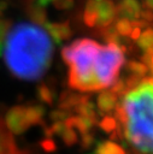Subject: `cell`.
<instances>
[{
    "mask_svg": "<svg viewBox=\"0 0 153 154\" xmlns=\"http://www.w3.org/2000/svg\"><path fill=\"white\" fill-rule=\"evenodd\" d=\"M53 46L37 24L17 23L6 35L4 59L8 71L23 81H36L48 70Z\"/></svg>",
    "mask_w": 153,
    "mask_h": 154,
    "instance_id": "cell-1",
    "label": "cell"
},
{
    "mask_svg": "<svg viewBox=\"0 0 153 154\" xmlns=\"http://www.w3.org/2000/svg\"><path fill=\"white\" fill-rule=\"evenodd\" d=\"M125 111L124 138L140 153L153 154V84L141 82L120 103Z\"/></svg>",
    "mask_w": 153,
    "mask_h": 154,
    "instance_id": "cell-2",
    "label": "cell"
},
{
    "mask_svg": "<svg viewBox=\"0 0 153 154\" xmlns=\"http://www.w3.org/2000/svg\"><path fill=\"white\" fill-rule=\"evenodd\" d=\"M100 43L90 38H80L65 46L63 60L69 65V85L80 91L104 89L95 73V60Z\"/></svg>",
    "mask_w": 153,
    "mask_h": 154,
    "instance_id": "cell-3",
    "label": "cell"
},
{
    "mask_svg": "<svg viewBox=\"0 0 153 154\" xmlns=\"http://www.w3.org/2000/svg\"><path fill=\"white\" fill-rule=\"evenodd\" d=\"M123 64L124 54L117 45L107 43L106 46H100L95 60V73L104 88L112 85Z\"/></svg>",
    "mask_w": 153,
    "mask_h": 154,
    "instance_id": "cell-4",
    "label": "cell"
},
{
    "mask_svg": "<svg viewBox=\"0 0 153 154\" xmlns=\"http://www.w3.org/2000/svg\"><path fill=\"white\" fill-rule=\"evenodd\" d=\"M5 122H6L7 129L13 135H20L30 128V124L28 123V119L25 116V107L23 106H14L10 108L8 112L6 113Z\"/></svg>",
    "mask_w": 153,
    "mask_h": 154,
    "instance_id": "cell-5",
    "label": "cell"
},
{
    "mask_svg": "<svg viewBox=\"0 0 153 154\" xmlns=\"http://www.w3.org/2000/svg\"><path fill=\"white\" fill-rule=\"evenodd\" d=\"M117 16V8L112 0H101L99 4V16L96 26L99 29H104L112 24Z\"/></svg>",
    "mask_w": 153,
    "mask_h": 154,
    "instance_id": "cell-6",
    "label": "cell"
},
{
    "mask_svg": "<svg viewBox=\"0 0 153 154\" xmlns=\"http://www.w3.org/2000/svg\"><path fill=\"white\" fill-rule=\"evenodd\" d=\"M43 25H45L46 31L51 35V37L55 45H60L61 41L70 38V36L72 35L69 22H63V23L46 22Z\"/></svg>",
    "mask_w": 153,
    "mask_h": 154,
    "instance_id": "cell-7",
    "label": "cell"
},
{
    "mask_svg": "<svg viewBox=\"0 0 153 154\" xmlns=\"http://www.w3.org/2000/svg\"><path fill=\"white\" fill-rule=\"evenodd\" d=\"M116 8L117 16L119 18H125L130 20L140 19V13L142 10L139 0H120Z\"/></svg>",
    "mask_w": 153,
    "mask_h": 154,
    "instance_id": "cell-8",
    "label": "cell"
},
{
    "mask_svg": "<svg viewBox=\"0 0 153 154\" xmlns=\"http://www.w3.org/2000/svg\"><path fill=\"white\" fill-rule=\"evenodd\" d=\"M98 109L101 114H107L112 112L118 105V96L111 90H102L96 99Z\"/></svg>",
    "mask_w": 153,
    "mask_h": 154,
    "instance_id": "cell-9",
    "label": "cell"
},
{
    "mask_svg": "<svg viewBox=\"0 0 153 154\" xmlns=\"http://www.w3.org/2000/svg\"><path fill=\"white\" fill-rule=\"evenodd\" d=\"M88 96L86 95H80V94H73L69 91H63L61 95L59 96V108L64 111H70L75 109L76 106H78L81 102L86 101Z\"/></svg>",
    "mask_w": 153,
    "mask_h": 154,
    "instance_id": "cell-10",
    "label": "cell"
},
{
    "mask_svg": "<svg viewBox=\"0 0 153 154\" xmlns=\"http://www.w3.org/2000/svg\"><path fill=\"white\" fill-rule=\"evenodd\" d=\"M101 0H88L83 12L84 24L89 28L96 26L98 16H99V4Z\"/></svg>",
    "mask_w": 153,
    "mask_h": 154,
    "instance_id": "cell-11",
    "label": "cell"
},
{
    "mask_svg": "<svg viewBox=\"0 0 153 154\" xmlns=\"http://www.w3.org/2000/svg\"><path fill=\"white\" fill-rule=\"evenodd\" d=\"M27 14L28 17L35 23V24H45L47 20V12L46 8L37 5V4H31L27 8Z\"/></svg>",
    "mask_w": 153,
    "mask_h": 154,
    "instance_id": "cell-12",
    "label": "cell"
},
{
    "mask_svg": "<svg viewBox=\"0 0 153 154\" xmlns=\"http://www.w3.org/2000/svg\"><path fill=\"white\" fill-rule=\"evenodd\" d=\"M94 153L95 154H125L124 149L119 144L114 143L113 141L98 142Z\"/></svg>",
    "mask_w": 153,
    "mask_h": 154,
    "instance_id": "cell-13",
    "label": "cell"
},
{
    "mask_svg": "<svg viewBox=\"0 0 153 154\" xmlns=\"http://www.w3.org/2000/svg\"><path fill=\"white\" fill-rule=\"evenodd\" d=\"M43 114H45V107L41 105H34V106L25 107V116H27V119L30 126L40 124L42 122Z\"/></svg>",
    "mask_w": 153,
    "mask_h": 154,
    "instance_id": "cell-14",
    "label": "cell"
},
{
    "mask_svg": "<svg viewBox=\"0 0 153 154\" xmlns=\"http://www.w3.org/2000/svg\"><path fill=\"white\" fill-rule=\"evenodd\" d=\"M73 111L76 113H78L80 116H82V117H88V118L96 119V109H95V106L93 105L92 101H89V99H87L86 101H83L78 106H76V108Z\"/></svg>",
    "mask_w": 153,
    "mask_h": 154,
    "instance_id": "cell-15",
    "label": "cell"
},
{
    "mask_svg": "<svg viewBox=\"0 0 153 154\" xmlns=\"http://www.w3.org/2000/svg\"><path fill=\"white\" fill-rule=\"evenodd\" d=\"M36 95H37V99L43 102V103H47V105H52L53 100H54V94H53V90L45 83L40 84L37 88H36Z\"/></svg>",
    "mask_w": 153,
    "mask_h": 154,
    "instance_id": "cell-16",
    "label": "cell"
},
{
    "mask_svg": "<svg viewBox=\"0 0 153 154\" xmlns=\"http://www.w3.org/2000/svg\"><path fill=\"white\" fill-rule=\"evenodd\" d=\"M126 70L130 72V75L141 77V78H143L148 73V67L145 64L140 61H135V60H130L126 63Z\"/></svg>",
    "mask_w": 153,
    "mask_h": 154,
    "instance_id": "cell-17",
    "label": "cell"
},
{
    "mask_svg": "<svg viewBox=\"0 0 153 154\" xmlns=\"http://www.w3.org/2000/svg\"><path fill=\"white\" fill-rule=\"evenodd\" d=\"M136 41H137V46L143 52H146L148 48H151L153 46V29L147 28L143 32L140 34V36Z\"/></svg>",
    "mask_w": 153,
    "mask_h": 154,
    "instance_id": "cell-18",
    "label": "cell"
},
{
    "mask_svg": "<svg viewBox=\"0 0 153 154\" xmlns=\"http://www.w3.org/2000/svg\"><path fill=\"white\" fill-rule=\"evenodd\" d=\"M116 30L118 31L119 35L122 36H130V32H131V29H133V25H131V20L129 19H125V18H119L116 24Z\"/></svg>",
    "mask_w": 153,
    "mask_h": 154,
    "instance_id": "cell-19",
    "label": "cell"
},
{
    "mask_svg": "<svg viewBox=\"0 0 153 154\" xmlns=\"http://www.w3.org/2000/svg\"><path fill=\"white\" fill-rule=\"evenodd\" d=\"M99 126L105 131V132H112V131H114L116 129H117V120H116V118L114 117H111V116H106V117H104L101 120H100V123H99Z\"/></svg>",
    "mask_w": 153,
    "mask_h": 154,
    "instance_id": "cell-20",
    "label": "cell"
},
{
    "mask_svg": "<svg viewBox=\"0 0 153 154\" xmlns=\"http://www.w3.org/2000/svg\"><path fill=\"white\" fill-rule=\"evenodd\" d=\"M61 138H63L64 143H65L67 147L73 146V144L78 141V137H77L76 131H75L73 129H71V128H66V129L64 130V132L61 134Z\"/></svg>",
    "mask_w": 153,
    "mask_h": 154,
    "instance_id": "cell-21",
    "label": "cell"
},
{
    "mask_svg": "<svg viewBox=\"0 0 153 154\" xmlns=\"http://www.w3.org/2000/svg\"><path fill=\"white\" fill-rule=\"evenodd\" d=\"M111 91H113L117 96H119V95H125L129 90H128V88H126V85H125V82H124V79H123V77L122 78H118V79H116L113 83H112V85H111V89H110Z\"/></svg>",
    "mask_w": 153,
    "mask_h": 154,
    "instance_id": "cell-22",
    "label": "cell"
},
{
    "mask_svg": "<svg viewBox=\"0 0 153 154\" xmlns=\"http://www.w3.org/2000/svg\"><path fill=\"white\" fill-rule=\"evenodd\" d=\"M67 117H70L69 114V111H64V109H54L49 113V119L55 123V122H61V120H65Z\"/></svg>",
    "mask_w": 153,
    "mask_h": 154,
    "instance_id": "cell-23",
    "label": "cell"
},
{
    "mask_svg": "<svg viewBox=\"0 0 153 154\" xmlns=\"http://www.w3.org/2000/svg\"><path fill=\"white\" fill-rule=\"evenodd\" d=\"M94 143H95L94 135H92L90 132L82 134V136H81V147H82V149H89V148L93 147Z\"/></svg>",
    "mask_w": 153,
    "mask_h": 154,
    "instance_id": "cell-24",
    "label": "cell"
},
{
    "mask_svg": "<svg viewBox=\"0 0 153 154\" xmlns=\"http://www.w3.org/2000/svg\"><path fill=\"white\" fill-rule=\"evenodd\" d=\"M10 26H11L10 20L0 17V45H4V40L6 38V35L10 30Z\"/></svg>",
    "mask_w": 153,
    "mask_h": 154,
    "instance_id": "cell-25",
    "label": "cell"
},
{
    "mask_svg": "<svg viewBox=\"0 0 153 154\" xmlns=\"http://www.w3.org/2000/svg\"><path fill=\"white\" fill-rule=\"evenodd\" d=\"M40 144H41V148L47 153H53V152L57 150V144L51 137H47V138L42 140Z\"/></svg>",
    "mask_w": 153,
    "mask_h": 154,
    "instance_id": "cell-26",
    "label": "cell"
},
{
    "mask_svg": "<svg viewBox=\"0 0 153 154\" xmlns=\"http://www.w3.org/2000/svg\"><path fill=\"white\" fill-rule=\"evenodd\" d=\"M52 4L58 10H69L73 6V0H53Z\"/></svg>",
    "mask_w": 153,
    "mask_h": 154,
    "instance_id": "cell-27",
    "label": "cell"
},
{
    "mask_svg": "<svg viewBox=\"0 0 153 154\" xmlns=\"http://www.w3.org/2000/svg\"><path fill=\"white\" fill-rule=\"evenodd\" d=\"M140 19L143 20V22H152L153 20V12L152 10H148V8H143L141 10V13H140Z\"/></svg>",
    "mask_w": 153,
    "mask_h": 154,
    "instance_id": "cell-28",
    "label": "cell"
},
{
    "mask_svg": "<svg viewBox=\"0 0 153 154\" xmlns=\"http://www.w3.org/2000/svg\"><path fill=\"white\" fill-rule=\"evenodd\" d=\"M140 34H141V28H139V26H133L131 32H130V37H131V40L136 41V40L139 38Z\"/></svg>",
    "mask_w": 153,
    "mask_h": 154,
    "instance_id": "cell-29",
    "label": "cell"
},
{
    "mask_svg": "<svg viewBox=\"0 0 153 154\" xmlns=\"http://www.w3.org/2000/svg\"><path fill=\"white\" fill-rule=\"evenodd\" d=\"M143 6L148 10H153V0H143Z\"/></svg>",
    "mask_w": 153,
    "mask_h": 154,
    "instance_id": "cell-30",
    "label": "cell"
},
{
    "mask_svg": "<svg viewBox=\"0 0 153 154\" xmlns=\"http://www.w3.org/2000/svg\"><path fill=\"white\" fill-rule=\"evenodd\" d=\"M86 154H95V153H94V152H93V153H86Z\"/></svg>",
    "mask_w": 153,
    "mask_h": 154,
    "instance_id": "cell-31",
    "label": "cell"
}]
</instances>
